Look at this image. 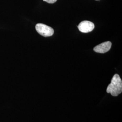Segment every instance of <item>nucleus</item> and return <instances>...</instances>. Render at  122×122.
<instances>
[{"instance_id": "1", "label": "nucleus", "mask_w": 122, "mask_h": 122, "mask_svg": "<svg viewBox=\"0 0 122 122\" xmlns=\"http://www.w3.org/2000/svg\"><path fill=\"white\" fill-rule=\"evenodd\" d=\"M107 92L112 96H117L122 92V81L118 74H115L112 79L111 83L107 88Z\"/></svg>"}, {"instance_id": "2", "label": "nucleus", "mask_w": 122, "mask_h": 122, "mask_svg": "<svg viewBox=\"0 0 122 122\" xmlns=\"http://www.w3.org/2000/svg\"><path fill=\"white\" fill-rule=\"evenodd\" d=\"M35 29L39 34L45 37L51 36L54 34V30L52 27L43 24H37Z\"/></svg>"}, {"instance_id": "3", "label": "nucleus", "mask_w": 122, "mask_h": 122, "mask_svg": "<svg viewBox=\"0 0 122 122\" xmlns=\"http://www.w3.org/2000/svg\"><path fill=\"white\" fill-rule=\"evenodd\" d=\"M95 25L92 22L85 20L81 22L78 26L79 30L81 32L87 33L94 30Z\"/></svg>"}, {"instance_id": "4", "label": "nucleus", "mask_w": 122, "mask_h": 122, "mask_svg": "<svg viewBox=\"0 0 122 122\" xmlns=\"http://www.w3.org/2000/svg\"><path fill=\"white\" fill-rule=\"evenodd\" d=\"M112 43L110 41H107L99 44L94 48V51L100 53H104L109 51L111 47Z\"/></svg>"}, {"instance_id": "5", "label": "nucleus", "mask_w": 122, "mask_h": 122, "mask_svg": "<svg viewBox=\"0 0 122 122\" xmlns=\"http://www.w3.org/2000/svg\"><path fill=\"white\" fill-rule=\"evenodd\" d=\"M44 1L48 3H54L57 1V0H43Z\"/></svg>"}, {"instance_id": "6", "label": "nucleus", "mask_w": 122, "mask_h": 122, "mask_svg": "<svg viewBox=\"0 0 122 122\" xmlns=\"http://www.w3.org/2000/svg\"></svg>"}]
</instances>
